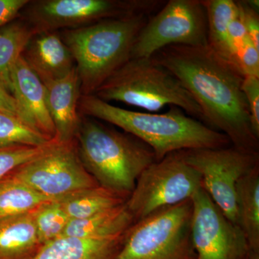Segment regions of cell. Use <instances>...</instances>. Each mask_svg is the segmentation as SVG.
Returning <instances> with one entry per match:
<instances>
[{
	"mask_svg": "<svg viewBox=\"0 0 259 259\" xmlns=\"http://www.w3.org/2000/svg\"><path fill=\"white\" fill-rule=\"evenodd\" d=\"M180 80L203 114L206 123L226 135L234 147L257 153L248 104L242 90L245 76L208 45L169 46L152 56Z\"/></svg>",
	"mask_w": 259,
	"mask_h": 259,
	"instance_id": "obj_1",
	"label": "cell"
},
{
	"mask_svg": "<svg viewBox=\"0 0 259 259\" xmlns=\"http://www.w3.org/2000/svg\"><path fill=\"white\" fill-rule=\"evenodd\" d=\"M79 112L117 126L139 139L153 150L156 161L171 153L226 148L231 143L226 135L175 106L166 113L134 112L114 106L94 95H81Z\"/></svg>",
	"mask_w": 259,
	"mask_h": 259,
	"instance_id": "obj_2",
	"label": "cell"
},
{
	"mask_svg": "<svg viewBox=\"0 0 259 259\" xmlns=\"http://www.w3.org/2000/svg\"><path fill=\"white\" fill-rule=\"evenodd\" d=\"M75 139L80 160L97 183L123 197L132 193L140 175L156 161L153 150L139 139L85 116Z\"/></svg>",
	"mask_w": 259,
	"mask_h": 259,
	"instance_id": "obj_3",
	"label": "cell"
},
{
	"mask_svg": "<svg viewBox=\"0 0 259 259\" xmlns=\"http://www.w3.org/2000/svg\"><path fill=\"white\" fill-rule=\"evenodd\" d=\"M148 18L140 14L107 19L61 32L74 57L81 95H94L131 59L135 40Z\"/></svg>",
	"mask_w": 259,
	"mask_h": 259,
	"instance_id": "obj_4",
	"label": "cell"
},
{
	"mask_svg": "<svg viewBox=\"0 0 259 259\" xmlns=\"http://www.w3.org/2000/svg\"><path fill=\"white\" fill-rule=\"evenodd\" d=\"M94 95L103 101L122 102L149 112L175 106L204 120L200 107L180 80L152 57L130 59Z\"/></svg>",
	"mask_w": 259,
	"mask_h": 259,
	"instance_id": "obj_5",
	"label": "cell"
},
{
	"mask_svg": "<svg viewBox=\"0 0 259 259\" xmlns=\"http://www.w3.org/2000/svg\"><path fill=\"white\" fill-rule=\"evenodd\" d=\"M192 200L160 209L130 228L113 259H193Z\"/></svg>",
	"mask_w": 259,
	"mask_h": 259,
	"instance_id": "obj_6",
	"label": "cell"
},
{
	"mask_svg": "<svg viewBox=\"0 0 259 259\" xmlns=\"http://www.w3.org/2000/svg\"><path fill=\"white\" fill-rule=\"evenodd\" d=\"M201 188L200 174L178 151L153 162L142 172L126 204L134 220L139 221L192 199Z\"/></svg>",
	"mask_w": 259,
	"mask_h": 259,
	"instance_id": "obj_7",
	"label": "cell"
},
{
	"mask_svg": "<svg viewBox=\"0 0 259 259\" xmlns=\"http://www.w3.org/2000/svg\"><path fill=\"white\" fill-rule=\"evenodd\" d=\"M154 0H39L29 1L23 20L35 32L87 26L107 19L148 15L161 5Z\"/></svg>",
	"mask_w": 259,
	"mask_h": 259,
	"instance_id": "obj_8",
	"label": "cell"
},
{
	"mask_svg": "<svg viewBox=\"0 0 259 259\" xmlns=\"http://www.w3.org/2000/svg\"><path fill=\"white\" fill-rule=\"evenodd\" d=\"M207 36L203 0H170L140 30L131 59L152 57L169 46L204 47Z\"/></svg>",
	"mask_w": 259,
	"mask_h": 259,
	"instance_id": "obj_9",
	"label": "cell"
},
{
	"mask_svg": "<svg viewBox=\"0 0 259 259\" xmlns=\"http://www.w3.org/2000/svg\"><path fill=\"white\" fill-rule=\"evenodd\" d=\"M202 177V188L227 219L238 226L237 185L258 165L257 153L234 147L182 151Z\"/></svg>",
	"mask_w": 259,
	"mask_h": 259,
	"instance_id": "obj_10",
	"label": "cell"
},
{
	"mask_svg": "<svg viewBox=\"0 0 259 259\" xmlns=\"http://www.w3.org/2000/svg\"><path fill=\"white\" fill-rule=\"evenodd\" d=\"M10 175L54 200L100 186L81 163L74 141L56 139L44 153Z\"/></svg>",
	"mask_w": 259,
	"mask_h": 259,
	"instance_id": "obj_11",
	"label": "cell"
},
{
	"mask_svg": "<svg viewBox=\"0 0 259 259\" xmlns=\"http://www.w3.org/2000/svg\"><path fill=\"white\" fill-rule=\"evenodd\" d=\"M191 200V240L195 259L246 258L248 247L241 228L227 219L204 189Z\"/></svg>",
	"mask_w": 259,
	"mask_h": 259,
	"instance_id": "obj_12",
	"label": "cell"
},
{
	"mask_svg": "<svg viewBox=\"0 0 259 259\" xmlns=\"http://www.w3.org/2000/svg\"><path fill=\"white\" fill-rule=\"evenodd\" d=\"M47 104L60 143L74 141L79 131L81 115L79 101L81 83L76 67L60 79L44 81Z\"/></svg>",
	"mask_w": 259,
	"mask_h": 259,
	"instance_id": "obj_13",
	"label": "cell"
},
{
	"mask_svg": "<svg viewBox=\"0 0 259 259\" xmlns=\"http://www.w3.org/2000/svg\"><path fill=\"white\" fill-rule=\"evenodd\" d=\"M22 56L42 82L62 79L76 67L74 57L59 31L35 32Z\"/></svg>",
	"mask_w": 259,
	"mask_h": 259,
	"instance_id": "obj_14",
	"label": "cell"
},
{
	"mask_svg": "<svg viewBox=\"0 0 259 259\" xmlns=\"http://www.w3.org/2000/svg\"><path fill=\"white\" fill-rule=\"evenodd\" d=\"M10 92L28 116L34 129L51 139L56 130L48 109L45 86L23 56L10 73Z\"/></svg>",
	"mask_w": 259,
	"mask_h": 259,
	"instance_id": "obj_15",
	"label": "cell"
},
{
	"mask_svg": "<svg viewBox=\"0 0 259 259\" xmlns=\"http://www.w3.org/2000/svg\"><path fill=\"white\" fill-rule=\"evenodd\" d=\"M127 232L101 238L59 237L42 245L29 259H113Z\"/></svg>",
	"mask_w": 259,
	"mask_h": 259,
	"instance_id": "obj_16",
	"label": "cell"
},
{
	"mask_svg": "<svg viewBox=\"0 0 259 259\" xmlns=\"http://www.w3.org/2000/svg\"><path fill=\"white\" fill-rule=\"evenodd\" d=\"M40 247L31 212L0 218V259H25Z\"/></svg>",
	"mask_w": 259,
	"mask_h": 259,
	"instance_id": "obj_17",
	"label": "cell"
},
{
	"mask_svg": "<svg viewBox=\"0 0 259 259\" xmlns=\"http://www.w3.org/2000/svg\"><path fill=\"white\" fill-rule=\"evenodd\" d=\"M237 205L238 226L248 244V259H259L258 166L238 182Z\"/></svg>",
	"mask_w": 259,
	"mask_h": 259,
	"instance_id": "obj_18",
	"label": "cell"
},
{
	"mask_svg": "<svg viewBox=\"0 0 259 259\" xmlns=\"http://www.w3.org/2000/svg\"><path fill=\"white\" fill-rule=\"evenodd\" d=\"M134 218L125 203L84 219L71 220L61 237L101 238L128 231Z\"/></svg>",
	"mask_w": 259,
	"mask_h": 259,
	"instance_id": "obj_19",
	"label": "cell"
},
{
	"mask_svg": "<svg viewBox=\"0 0 259 259\" xmlns=\"http://www.w3.org/2000/svg\"><path fill=\"white\" fill-rule=\"evenodd\" d=\"M70 220L84 219L125 203V197L100 186L76 191L56 199Z\"/></svg>",
	"mask_w": 259,
	"mask_h": 259,
	"instance_id": "obj_20",
	"label": "cell"
},
{
	"mask_svg": "<svg viewBox=\"0 0 259 259\" xmlns=\"http://www.w3.org/2000/svg\"><path fill=\"white\" fill-rule=\"evenodd\" d=\"M203 3L207 12L208 46L232 64L229 30L232 22L238 15L236 1L203 0Z\"/></svg>",
	"mask_w": 259,
	"mask_h": 259,
	"instance_id": "obj_21",
	"label": "cell"
},
{
	"mask_svg": "<svg viewBox=\"0 0 259 259\" xmlns=\"http://www.w3.org/2000/svg\"><path fill=\"white\" fill-rule=\"evenodd\" d=\"M35 32L24 20L10 22L0 28V83L10 91V73Z\"/></svg>",
	"mask_w": 259,
	"mask_h": 259,
	"instance_id": "obj_22",
	"label": "cell"
},
{
	"mask_svg": "<svg viewBox=\"0 0 259 259\" xmlns=\"http://www.w3.org/2000/svg\"><path fill=\"white\" fill-rule=\"evenodd\" d=\"M51 201L12 175L0 180V218L32 212Z\"/></svg>",
	"mask_w": 259,
	"mask_h": 259,
	"instance_id": "obj_23",
	"label": "cell"
},
{
	"mask_svg": "<svg viewBox=\"0 0 259 259\" xmlns=\"http://www.w3.org/2000/svg\"><path fill=\"white\" fill-rule=\"evenodd\" d=\"M229 37L232 64L243 76L259 77V49L245 31L239 15L231 24Z\"/></svg>",
	"mask_w": 259,
	"mask_h": 259,
	"instance_id": "obj_24",
	"label": "cell"
},
{
	"mask_svg": "<svg viewBox=\"0 0 259 259\" xmlns=\"http://www.w3.org/2000/svg\"><path fill=\"white\" fill-rule=\"evenodd\" d=\"M54 140L32 128L18 117L0 112V148L42 147Z\"/></svg>",
	"mask_w": 259,
	"mask_h": 259,
	"instance_id": "obj_25",
	"label": "cell"
},
{
	"mask_svg": "<svg viewBox=\"0 0 259 259\" xmlns=\"http://www.w3.org/2000/svg\"><path fill=\"white\" fill-rule=\"evenodd\" d=\"M31 212L40 246L61 237L71 221L58 200L46 202Z\"/></svg>",
	"mask_w": 259,
	"mask_h": 259,
	"instance_id": "obj_26",
	"label": "cell"
},
{
	"mask_svg": "<svg viewBox=\"0 0 259 259\" xmlns=\"http://www.w3.org/2000/svg\"><path fill=\"white\" fill-rule=\"evenodd\" d=\"M56 139L51 143L42 147H27L18 146L0 148V180L8 176L18 167L30 161L44 153Z\"/></svg>",
	"mask_w": 259,
	"mask_h": 259,
	"instance_id": "obj_27",
	"label": "cell"
},
{
	"mask_svg": "<svg viewBox=\"0 0 259 259\" xmlns=\"http://www.w3.org/2000/svg\"><path fill=\"white\" fill-rule=\"evenodd\" d=\"M242 90L248 104L253 134L258 139L259 77L254 76H245L242 84Z\"/></svg>",
	"mask_w": 259,
	"mask_h": 259,
	"instance_id": "obj_28",
	"label": "cell"
},
{
	"mask_svg": "<svg viewBox=\"0 0 259 259\" xmlns=\"http://www.w3.org/2000/svg\"><path fill=\"white\" fill-rule=\"evenodd\" d=\"M238 15L245 31L255 47L259 49L258 11L253 9L247 1H236Z\"/></svg>",
	"mask_w": 259,
	"mask_h": 259,
	"instance_id": "obj_29",
	"label": "cell"
},
{
	"mask_svg": "<svg viewBox=\"0 0 259 259\" xmlns=\"http://www.w3.org/2000/svg\"><path fill=\"white\" fill-rule=\"evenodd\" d=\"M0 112L14 115L25 122L27 125L32 127L28 116L18 105L14 96L12 95L8 89L1 83H0Z\"/></svg>",
	"mask_w": 259,
	"mask_h": 259,
	"instance_id": "obj_30",
	"label": "cell"
},
{
	"mask_svg": "<svg viewBox=\"0 0 259 259\" xmlns=\"http://www.w3.org/2000/svg\"><path fill=\"white\" fill-rule=\"evenodd\" d=\"M29 0H0V28L13 21Z\"/></svg>",
	"mask_w": 259,
	"mask_h": 259,
	"instance_id": "obj_31",
	"label": "cell"
},
{
	"mask_svg": "<svg viewBox=\"0 0 259 259\" xmlns=\"http://www.w3.org/2000/svg\"><path fill=\"white\" fill-rule=\"evenodd\" d=\"M247 257H248V256H247ZM245 259H248V258H245Z\"/></svg>",
	"mask_w": 259,
	"mask_h": 259,
	"instance_id": "obj_32",
	"label": "cell"
}]
</instances>
